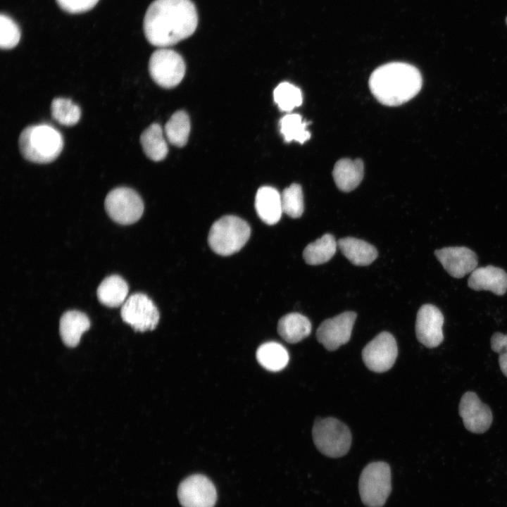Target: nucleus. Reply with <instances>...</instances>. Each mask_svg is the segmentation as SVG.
<instances>
[{"label":"nucleus","instance_id":"34","mask_svg":"<svg viewBox=\"0 0 507 507\" xmlns=\"http://www.w3.org/2000/svg\"><path fill=\"white\" fill-rule=\"evenodd\" d=\"M506 23H507V18H506Z\"/></svg>","mask_w":507,"mask_h":507},{"label":"nucleus","instance_id":"23","mask_svg":"<svg viewBox=\"0 0 507 507\" xmlns=\"http://www.w3.org/2000/svg\"><path fill=\"white\" fill-rule=\"evenodd\" d=\"M140 143L146 156L154 161H162L168 154V145L158 123L151 124L143 131Z\"/></svg>","mask_w":507,"mask_h":507},{"label":"nucleus","instance_id":"33","mask_svg":"<svg viewBox=\"0 0 507 507\" xmlns=\"http://www.w3.org/2000/svg\"><path fill=\"white\" fill-rule=\"evenodd\" d=\"M58 6L70 13H80L92 9L99 0H56Z\"/></svg>","mask_w":507,"mask_h":507},{"label":"nucleus","instance_id":"26","mask_svg":"<svg viewBox=\"0 0 507 507\" xmlns=\"http://www.w3.org/2000/svg\"><path fill=\"white\" fill-rule=\"evenodd\" d=\"M165 134L172 144L178 147L184 146L190 132V120L184 111L174 113L165 125Z\"/></svg>","mask_w":507,"mask_h":507},{"label":"nucleus","instance_id":"24","mask_svg":"<svg viewBox=\"0 0 507 507\" xmlns=\"http://www.w3.org/2000/svg\"><path fill=\"white\" fill-rule=\"evenodd\" d=\"M337 242L331 234H325L315 241L308 244L303 251L306 263L317 265L329 261L334 255Z\"/></svg>","mask_w":507,"mask_h":507},{"label":"nucleus","instance_id":"19","mask_svg":"<svg viewBox=\"0 0 507 507\" xmlns=\"http://www.w3.org/2000/svg\"><path fill=\"white\" fill-rule=\"evenodd\" d=\"M363 174L364 165L360 159H340L335 163L332 171L337 188L344 192L356 188L362 181Z\"/></svg>","mask_w":507,"mask_h":507},{"label":"nucleus","instance_id":"22","mask_svg":"<svg viewBox=\"0 0 507 507\" xmlns=\"http://www.w3.org/2000/svg\"><path fill=\"white\" fill-rule=\"evenodd\" d=\"M128 284L117 275L106 277L99 285L96 296L99 301L108 307H118L124 303L128 294Z\"/></svg>","mask_w":507,"mask_h":507},{"label":"nucleus","instance_id":"13","mask_svg":"<svg viewBox=\"0 0 507 507\" xmlns=\"http://www.w3.org/2000/svg\"><path fill=\"white\" fill-rule=\"evenodd\" d=\"M444 315L434 305L424 304L418 310L415 321L418 340L428 348L438 346L444 340Z\"/></svg>","mask_w":507,"mask_h":507},{"label":"nucleus","instance_id":"12","mask_svg":"<svg viewBox=\"0 0 507 507\" xmlns=\"http://www.w3.org/2000/svg\"><path fill=\"white\" fill-rule=\"evenodd\" d=\"M356 318V313L346 311L325 320L317 329L318 341L328 351L337 349L349 341Z\"/></svg>","mask_w":507,"mask_h":507},{"label":"nucleus","instance_id":"16","mask_svg":"<svg viewBox=\"0 0 507 507\" xmlns=\"http://www.w3.org/2000/svg\"><path fill=\"white\" fill-rule=\"evenodd\" d=\"M468 284L475 291L489 290L502 296L507 291V273L493 265L476 268L470 273Z\"/></svg>","mask_w":507,"mask_h":507},{"label":"nucleus","instance_id":"8","mask_svg":"<svg viewBox=\"0 0 507 507\" xmlns=\"http://www.w3.org/2000/svg\"><path fill=\"white\" fill-rule=\"evenodd\" d=\"M108 216L120 225L136 223L144 212L141 196L131 188L120 187L109 192L104 201Z\"/></svg>","mask_w":507,"mask_h":507},{"label":"nucleus","instance_id":"7","mask_svg":"<svg viewBox=\"0 0 507 507\" xmlns=\"http://www.w3.org/2000/svg\"><path fill=\"white\" fill-rule=\"evenodd\" d=\"M185 63L182 57L175 51L160 48L151 56L149 72L152 80L163 88H173L183 79Z\"/></svg>","mask_w":507,"mask_h":507},{"label":"nucleus","instance_id":"20","mask_svg":"<svg viewBox=\"0 0 507 507\" xmlns=\"http://www.w3.org/2000/svg\"><path fill=\"white\" fill-rule=\"evenodd\" d=\"M337 247L352 264L358 266L368 265L377 256V251L374 246L357 238L340 239L337 242Z\"/></svg>","mask_w":507,"mask_h":507},{"label":"nucleus","instance_id":"3","mask_svg":"<svg viewBox=\"0 0 507 507\" xmlns=\"http://www.w3.org/2000/svg\"><path fill=\"white\" fill-rule=\"evenodd\" d=\"M18 146L22 156L37 163L54 161L63 147L61 134L54 127L40 124L25 127L20 133Z\"/></svg>","mask_w":507,"mask_h":507},{"label":"nucleus","instance_id":"21","mask_svg":"<svg viewBox=\"0 0 507 507\" xmlns=\"http://www.w3.org/2000/svg\"><path fill=\"white\" fill-rule=\"evenodd\" d=\"M277 332L284 341L294 344L311 334V323L305 315L299 313H291L279 320Z\"/></svg>","mask_w":507,"mask_h":507},{"label":"nucleus","instance_id":"28","mask_svg":"<svg viewBox=\"0 0 507 507\" xmlns=\"http://www.w3.org/2000/svg\"><path fill=\"white\" fill-rule=\"evenodd\" d=\"M51 115L58 123L65 126L75 125L80 118V107L72 100L55 98L51 104Z\"/></svg>","mask_w":507,"mask_h":507},{"label":"nucleus","instance_id":"11","mask_svg":"<svg viewBox=\"0 0 507 507\" xmlns=\"http://www.w3.org/2000/svg\"><path fill=\"white\" fill-rule=\"evenodd\" d=\"M177 496L183 507H213L217 492L213 482L202 475H193L180 484Z\"/></svg>","mask_w":507,"mask_h":507},{"label":"nucleus","instance_id":"27","mask_svg":"<svg viewBox=\"0 0 507 507\" xmlns=\"http://www.w3.org/2000/svg\"><path fill=\"white\" fill-rule=\"evenodd\" d=\"M308 123L303 121L302 117L297 113H289L282 117L279 123L280 131L285 142L296 141L303 144L311 137L306 126Z\"/></svg>","mask_w":507,"mask_h":507},{"label":"nucleus","instance_id":"5","mask_svg":"<svg viewBox=\"0 0 507 507\" xmlns=\"http://www.w3.org/2000/svg\"><path fill=\"white\" fill-rule=\"evenodd\" d=\"M312 434L316 448L328 457H342L351 447L352 438L349 427L334 418L316 420Z\"/></svg>","mask_w":507,"mask_h":507},{"label":"nucleus","instance_id":"25","mask_svg":"<svg viewBox=\"0 0 507 507\" xmlns=\"http://www.w3.org/2000/svg\"><path fill=\"white\" fill-rule=\"evenodd\" d=\"M256 358L266 370L277 372L284 368L288 364L289 354L287 349L280 344L269 342L258 348Z\"/></svg>","mask_w":507,"mask_h":507},{"label":"nucleus","instance_id":"18","mask_svg":"<svg viewBox=\"0 0 507 507\" xmlns=\"http://www.w3.org/2000/svg\"><path fill=\"white\" fill-rule=\"evenodd\" d=\"M87 315L78 311L64 313L59 322V332L63 343L68 347L78 345L82 334L90 327Z\"/></svg>","mask_w":507,"mask_h":507},{"label":"nucleus","instance_id":"29","mask_svg":"<svg viewBox=\"0 0 507 507\" xmlns=\"http://www.w3.org/2000/svg\"><path fill=\"white\" fill-rule=\"evenodd\" d=\"M274 100L282 111H291L302 104L301 90L294 84L284 82L277 85L273 92Z\"/></svg>","mask_w":507,"mask_h":507},{"label":"nucleus","instance_id":"10","mask_svg":"<svg viewBox=\"0 0 507 507\" xmlns=\"http://www.w3.org/2000/svg\"><path fill=\"white\" fill-rule=\"evenodd\" d=\"M397 355L396 339L388 332L378 334L362 351L365 365L375 373H384L389 370L394 364Z\"/></svg>","mask_w":507,"mask_h":507},{"label":"nucleus","instance_id":"1","mask_svg":"<svg viewBox=\"0 0 507 507\" xmlns=\"http://www.w3.org/2000/svg\"><path fill=\"white\" fill-rule=\"evenodd\" d=\"M198 15L190 0H155L146 10L143 29L148 42L166 48L191 36Z\"/></svg>","mask_w":507,"mask_h":507},{"label":"nucleus","instance_id":"6","mask_svg":"<svg viewBox=\"0 0 507 507\" xmlns=\"http://www.w3.org/2000/svg\"><path fill=\"white\" fill-rule=\"evenodd\" d=\"M358 489L367 507H382L392 490L389 465L383 461L369 463L361 473Z\"/></svg>","mask_w":507,"mask_h":507},{"label":"nucleus","instance_id":"2","mask_svg":"<svg viewBox=\"0 0 507 507\" xmlns=\"http://www.w3.org/2000/svg\"><path fill=\"white\" fill-rule=\"evenodd\" d=\"M371 93L381 104L396 106L401 105L420 90L422 76L413 65L392 62L376 68L369 78Z\"/></svg>","mask_w":507,"mask_h":507},{"label":"nucleus","instance_id":"4","mask_svg":"<svg viewBox=\"0 0 507 507\" xmlns=\"http://www.w3.org/2000/svg\"><path fill=\"white\" fill-rule=\"evenodd\" d=\"M250 234V227L245 220L234 215H225L212 225L208 242L216 254L230 256L245 245Z\"/></svg>","mask_w":507,"mask_h":507},{"label":"nucleus","instance_id":"9","mask_svg":"<svg viewBox=\"0 0 507 507\" xmlns=\"http://www.w3.org/2000/svg\"><path fill=\"white\" fill-rule=\"evenodd\" d=\"M120 315L125 323L141 332L154 330L160 318L154 303L142 293L130 296L121 308Z\"/></svg>","mask_w":507,"mask_h":507},{"label":"nucleus","instance_id":"31","mask_svg":"<svg viewBox=\"0 0 507 507\" xmlns=\"http://www.w3.org/2000/svg\"><path fill=\"white\" fill-rule=\"evenodd\" d=\"M0 46L2 49L15 47L20 41V31L15 22L7 15L0 16Z\"/></svg>","mask_w":507,"mask_h":507},{"label":"nucleus","instance_id":"30","mask_svg":"<svg viewBox=\"0 0 507 507\" xmlns=\"http://www.w3.org/2000/svg\"><path fill=\"white\" fill-rule=\"evenodd\" d=\"M282 211L293 218L301 216L304 210L302 188L299 184H292L281 194Z\"/></svg>","mask_w":507,"mask_h":507},{"label":"nucleus","instance_id":"17","mask_svg":"<svg viewBox=\"0 0 507 507\" xmlns=\"http://www.w3.org/2000/svg\"><path fill=\"white\" fill-rule=\"evenodd\" d=\"M255 208L263 222L270 225L276 224L283 213L281 194L273 187H260L255 197Z\"/></svg>","mask_w":507,"mask_h":507},{"label":"nucleus","instance_id":"14","mask_svg":"<svg viewBox=\"0 0 507 507\" xmlns=\"http://www.w3.org/2000/svg\"><path fill=\"white\" fill-rule=\"evenodd\" d=\"M458 412L465 427L476 434L485 432L493 420L489 407L483 403L472 392H467L462 396Z\"/></svg>","mask_w":507,"mask_h":507},{"label":"nucleus","instance_id":"15","mask_svg":"<svg viewBox=\"0 0 507 507\" xmlns=\"http://www.w3.org/2000/svg\"><path fill=\"white\" fill-rule=\"evenodd\" d=\"M434 255L445 270L453 277L461 278L477 266L476 254L465 246H449L437 249Z\"/></svg>","mask_w":507,"mask_h":507},{"label":"nucleus","instance_id":"32","mask_svg":"<svg viewBox=\"0 0 507 507\" xmlns=\"http://www.w3.org/2000/svg\"><path fill=\"white\" fill-rule=\"evenodd\" d=\"M492 349L499 353V363L503 374L507 377V334L494 333L491 338Z\"/></svg>","mask_w":507,"mask_h":507}]
</instances>
